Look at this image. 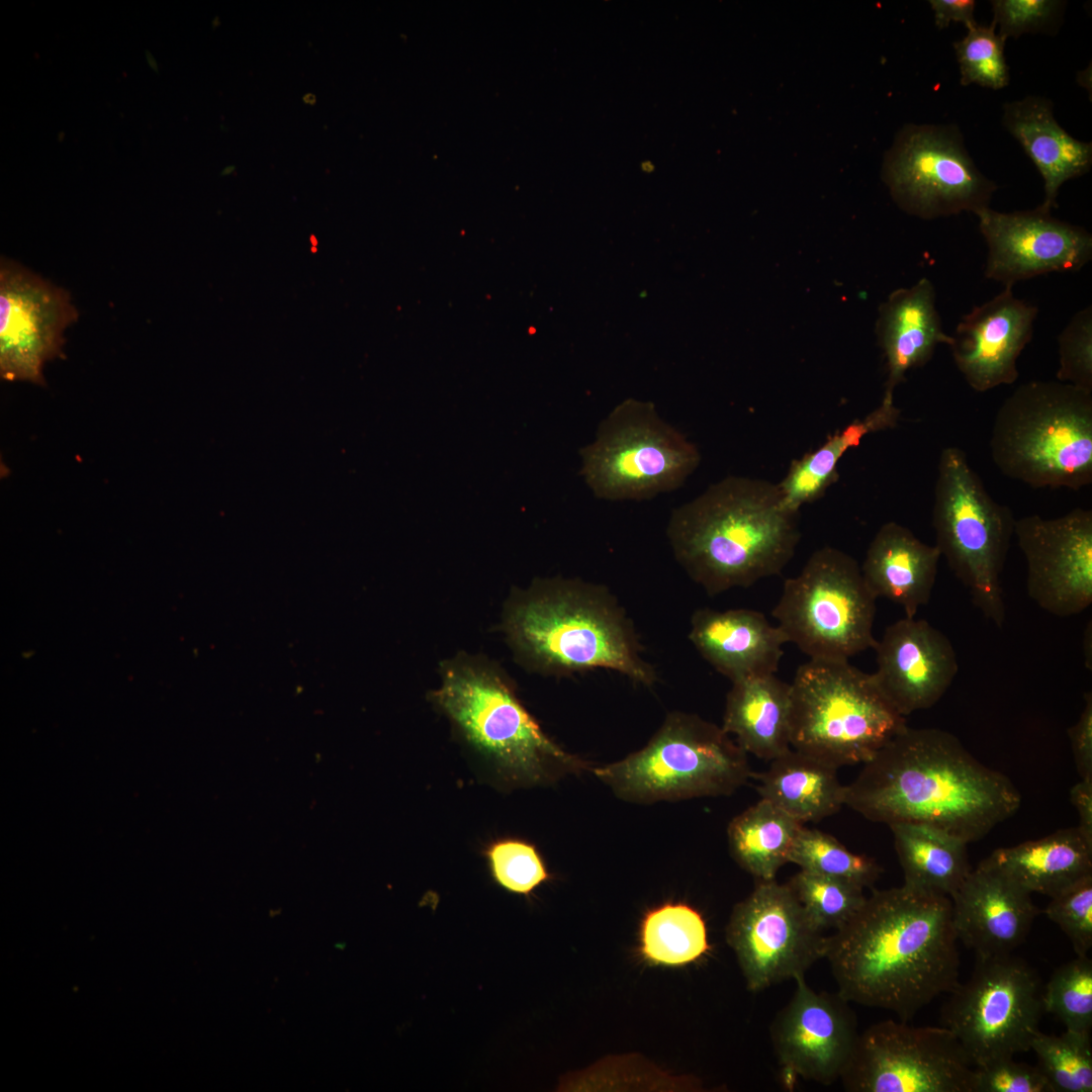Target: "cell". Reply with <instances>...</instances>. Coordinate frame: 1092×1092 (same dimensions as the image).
<instances>
[{
  "label": "cell",
  "mask_w": 1092,
  "mask_h": 1092,
  "mask_svg": "<svg viewBox=\"0 0 1092 1092\" xmlns=\"http://www.w3.org/2000/svg\"><path fill=\"white\" fill-rule=\"evenodd\" d=\"M958 941L950 898L903 884L866 898L824 959L844 999L907 1021L958 985Z\"/></svg>",
  "instance_id": "cell-1"
},
{
  "label": "cell",
  "mask_w": 1092,
  "mask_h": 1092,
  "mask_svg": "<svg viewBox=\"0 0 1092 1092\" xmlns=\"http://www.w3.org/2000/svg\"><path fill=\"white\" fill-rule=\"evenodd\" d=\"M845 805L873 822L925 824L970 843L1015 814L1021 795L953 734L907 726L863 763Z\"/></svg>",
  "instance_id": "cell-2"
},
{
  "label": "cell",
  "mask_w": 1092,
  "mask_h": 1092,
  "mask_svg": "<svg viewBox=\"0 0 1092 1092\" xmlns=\"http://www.w3.org/2000/svg\"><path fill=\"white\" fill-rule=\"evenodd\" d=\"M797 519L777 483L731 475L673 509L666 535L687 574L717 595L780 574L800 539Z\"/></svg>",
  "instance_id": "cell-3"
},
{
  "label": "cell",
  "mask_w": 1092,
  "mask_h": 1092,
  "mask_svg": "<svg viewBox=\"0 0 1092 1092\" xmlns=\"http://www.w3.org/2000/svg\"><path fill=\"white\" fill-rule=\"evenodd\" d=\"M503 630L517 659L533 671L566 675L605 668L644 686L656 679L624 609L598 583L535 579L509 598Z\"/></svg>",
  "instance_id": "cell-4"
},
{
  "label": "cell",
  "mask_w": 1092,
  "mask_h": 1092,
  "mask_svg": "<svg viewBox=\"0 0 1092 1092\" xmlns=\"http://www.w3.org/2000/svg\"><path fill=\"white\" fill-rule=\"evenodd\" d=\"M430 700L507 789L551 785L593 766L554 742L488 659L459 654L441 665Z\"/></svg>",
  "instance_id": "cell-5"
},
{
  "label": "cell",
  "mask_w": 1092,
  "mask_h": 1092,
  "mask_svg": "<svg viewBox=\"0 0 1092 1092\" xmlns=\"http://www.w3.org/2000/svg\"><path fill=\"white\" fill-rule=\"evenodd\" d=\"M989 450L1003 475L1030 487L1090 485L1092 392L1058 380L1019 385L995 415Z\"/></svg>",
  "instance_id": "cell-6"
},
{
  "label": "cell",
  "mask_w": 1092,
  "mask_h": 1092,
  "mask_svg": "<svg viewBox=\"0 0 1092 1092\" xmlns=\"http://www.w3.org/2000/svg\"><path fill=\"white\" fill-rule=\"evenodd\" d=\"M590 771L634 804L728 796L752 777L746 752L722 727L684 712L669 713L641 749Z\"/></svg>",
  "instance_id": "cell-7"
},
{
  "label": "cell",
  "mask_w": 1092,
  "mask_h": 1092,
  "mask_svg": "<svg viewBox=\"0 0 1092 1092\" xmlns=\"http://www.w3.org/2000/svg\"><path fill=\"white\" fill-rule=\"evenodd\" d=\"M791 747L835 767L866 763L907 727L873 673L810 659L790 684Z\"/></svg>",
  "instance_id": "cell-8"
},
{
  "label": "cell",
  "mask_w": 1092,
  "mask_h": 1092,
  "mask_svg": "<svg viewBox=\"0 0 1092 1092\" xmlns=\"http://www.w3.org/2000/svg\"><path fill=\"white\" fill-rule=\"evenodd\" d=\"M1016 519L986 489L967 454L958 447L941 450L932 506L935 546L972 602L998 628L1006 609L1001 575Z\"/></svg>",
  "instance_id": "cell-9"
},
{
  "label": "cell",
  "mask_w": 1092,
  "mask_h": 1092,
  "mask_svg": "<svg viewBox=\"0 0 1092 1092\" xmlns=\"http://www.w3.org/2000/svg\"><path fill=\"white\" fill-rule=\"evenodd\" d=\"M580 475L605 500H646L680 487L698 468V447L651 402L627 399L579 451Z\"/></svg>",
  "instance_id": "cell-10"
},
{
  "label": "cell",
  "mask_w": 1092,
  "mask_h": 1092,
  "mask_svg": "<svg viewBox=\"0 0 1092 1092\" xmlns=\"http://www.w3.org/2000/svg\"><path fill=\"white\" fill-rule=\"evenodd\" d=\"M876 600L857 562L823 547L785 581L772 617L788 642L810 659L848 660L877 643Z\"/></svg>",
  "instance_id": "cell-11"
},
{
  "label": "cell",
  "mask_w": 1092,
  "mask_h": 1092,
  "mask_svg": "<svg viewBox=\"0 0 1092 1092\" xmlns=\"http://www.w3.org/2000/svg\"><path fill=\"white\" fill-rule=\"evenodd\" d=\"M968 981L949 992L943 1026L974 1067L1030 1050L1042 1007V985L1024 960L1009 954L976 957Z\"/></svg>",
  "instance_id": "cell-12"
},
{
  "label": "cell",
  "mask_w": 1092,
  "mask_h": 1092,
  "mask_svg": "<svg viewBox=\"0 0 1092 1092\" xmlns=\"http://www.w3.org/2000/svg\"><path fill=\"white\" fill-rule=\"evenodd\" d=\"M882 179L910 215L934 219L989 207L997 184L977 167L956 124H905L885 153Z\"/></svg>",
  "instance_id": "cell-13"
},
{
  "label": "cell",
  "mask_w": 1092,
  "mask_h": 1092,
  "mask_svg": "<svg viewBox=\"0 0 1092 1092\" xmlns=\"http://www.w3.org/2000/svg\"><path fill=\"white\" fill-rule=\"evenodd\" d=\"M974 1069L948 1028L889 1019L858 1034L840 1080L849 1092H972Z\"/></svg>",
  "instance_id": "cell-14"
},
{
  "label": "cell",
  "mask_w": 1092,
  "mask_h": 1092,
  "mask_svg": "<svg viewBox=\"0 0 1092 1092\" xmlns=\"http://www.w3.org/2000/svg\"><path fill=\"white\" fill-rule=\"evenodd\" d=\"M726 938L751 992L805 976L824 959L827 943V935L789 885L776 879L757 881L753 891L735 905Z\"/></svg>",
  "instance_id": "cell-15"
},
{
  "label": "cell",
  "mask_w": 1092,
  "mask_h": 1092,
  "mask_svg": "<svg viewBox=\"0 0 1092 1092\" xmlns=\"http://www.w3.org/2000/svg\"><path fill=\"white\" fill-rule=\"evenodd\" d=\"M78 318L70 294L14 261L0 263V373L43 385L48 361L63 355L64 332Z\"/></svg>",
  "instance_id": "cell-16"
},
{
  "label": "cell",
  "mask_w": 1092,
  "mask_h": 1092,
  "mask_svg": "<svg viewBox=\"0 0 1092 1092\" xmlns=\"http://www.w3.org/2000/svg\"><path fill=\"white\" fill-rule=\"evenodd\" d=\"M1014 535L1027 565L1029 598L1045 612L1069 617L1092 603V511L1076 508L1045 519H1016Z\"/></svg>",
  "instance_id": "cell-17"
},
{
  "label": "cell",
  "mask_w": 1092,
  "mask_h": 1092,
  "mask_svg": "<svg viewBox=\"0 0 1092 1092\" xmlns=\"http://www.w3.org/2000/svg\"><path fill=\"white\" fill-rule=\"evenodd\" d=\"M987 244V279L1011 286L1050 273L1076 272L1092 258V236L1084 228L1034 209L975 212Z\"/></svg>",
  "instance_id": "cell-18"
},
{
  "label": "cell",
  "mask_w": 1092,
  "mask_h": 1092,
  "mask_svg": "<svg viewBox=\"0 0 1092 1092\" xmlns=\"http://www.w3.org/2000/svg\"><path fill=\"white\" fill-rule=\"evenodd\" d=\"M795 982L769 1027L775 1055L787 1075L830 1085L852 1056L859 1034L855 1014L838 992H817L805 976Z\"/></svg>",
  "instance_id": "cell-19"
},
{
  "label": "cell",
  "mask_w": 1092,
  "mask_h": 1092,
  "mask_svg": "<svg viewBox=\"0 0 1092 1092\" xmlns=\"http://www.w3.org/2000/svg\"><path fill=\"white\" fill-rule=\"evenodd\" d=\"M874 649L875 680L903 717L934 706L959 671L950 640L923 619L904 617L892 623Z\"/></svg>",
  "instance_id": "cell-20"
},
{
  "label": "cell",
  "mask_w": 1092,
  "mask_h": 1092,
  "mask_svg": "<svg viewBox=\"0 0 1092 1092\" xmlns=\"http://www.w3.org/2000/svg\"><path fill=\"white\" fill-rule=\"evenodd\" d=\"M1038 308L1011 286L974 306L959 322L948 346L969 386L986 392L1018 378L1017 359L1031 341Z\"/></svg>",
  "instance_id": "cell-21"
},
{
  "label": "cell",
  "mask_w": 1092,
  "mask_h": 1092,
  "mask_svg": "<svg viewBox=\"0 0 1092 1092\" xmlns=\"http://www.w3.org/2000/svg\"><path fill=\"white\" fill-rule=\"evenodd\" d=\"M958 940L976 957L1012 953L1039 913L1031 894L990 868L978 864L950 897Z\"/></svg>",
  "instance_id": "cell-22"
},
{
  "label": "cell",
  "mask_w": 1092,
  "mask_h": 1092,
  "mask_svg": "<svg viewBox=\"0 0 1092 1092\" xmlns=\"http://www.w3.org/2000/svg\"><path fill=\"white\" fill-rule=\"evenodd\" d=\"M689 638L699 653L731 682L775 674L788 642L780 627L749 609L697 610Z\"/></svg>",
  "instance_id": "cell-23"
},
{
  "label": "cell",
  "mask_w": 1092,
  "mask_h": 1092,
  "mask_svg": "<svg viewBox=\"0 0 1092 1092\" xmlns=\"http://www.w3.org/2000/svg\"><path fill=\"white\" fill-rule=\"evenodd\" d=\"M876 334L886 359L884 396L891 397L907 371L927 364L939 344L952 342L942 328L934 285L926 277L888 296L879 307Z\"/></svg>",
  "instance_id": "cell-24"
},
{
  "label": "cell",
  "mask_w": 1092,
  "mask_h": 1092,
  "mask_svg": "<svg viewBox=\"0 0 1092 1092\" xmlns=\"http://www.w3.org/2000/svg\"><path fill=\"white\" fill-rule=\"evenodd\" d=\"M1002 124L1041 175L1044 198L1039 206L1051 211L1061 186L1090 170L1092 144L1070 135L1056 120L1053 102L1042 96L1004 103Z\"/></svg>",
  "instance_id": "cell-25"
},
{
  "label": "cell",
  "mask_w": 1092,
  "mask_h": 1092,
  "mask_svg": "<svg viewBox=\"0 0 1092 1092\" xmlns=\"http://www.w3.org/2000/svg\"><path fill=\"white\" fill-rule=\"evenodd\" d=\"M940 553L896 522L880 527L860 567L863 579L878 599L899 605L914 618L928 604L937 575Z\"/></svg>",
  "instance_id": "cell-26"
},
{
  "label": "cell",
  "mask_w": 1092,
  "mask_h": 1092,
  "mask_svg": "<svg viewBox=\"0 0 1092 1092\" xmlns=\"http://www.w3.org/2000/svg\"><path fill=\"white\" fill-rule=\"evenodd\" d=\"M979 864L998 871L1030 894L1052 897L1092 873V840L1078 826L1069 827L997 848Z\"/></svg>",
  "instance_id": "cell-27"
},
{
  "label": "cell",
  "mask_w": 1092,
  "mask_h": 1092,
  "mask_svg": "<svg viewBox=\"0 0 1092 1092\" xmlns=\"http://www.w3.org/2000/svg\"><path fill=\"white\" fill-rule=\"evenodd\" d=\"M790 684L775 674L732 682L722 729L758 758L771 760L791 748Z\"/></svg>",
  "instance_id": "cell-28"
},
{
  "label": "cell",
  "mask_w": 1092,
  "mask_h": 1092,
  "mask_svg": "<svg viewBox=\"0 0 1092 1092\" xmlns=\"http://www.w3.org/2000/svg\"><path fill=\"white\" fill-rule=\"evenodd\" d=\"M756 778L760 798L803 824L818 822L845 805L846 786L839 782L837 767L792 747Z\"/></svg>",
  "instance_id": "cell-29"
},
{
  "label": "cell",
  "mask_w": 1092,
  "mask_h": 1092,
  "mask_svg": "<svg viewBox=\"0 0 1092 1092\" xmlns=\"http://www.w3.org/2000/svg\"><path fill=\"white\" fill-rule=\"evenodd\" d=\"M904 874V884L951 897L972 871L968 842L920 823L888 825Z\"/></svg>",
  "instance_id": "cell-30"
},
{
  "label": "cell",
  "mask_w": 1092,
  "mask_h": 1092,
  "mask_svg": "<svg viewBox=\"0 0 1092 1092\" xmlns=\"http://www.w3.org/2000/svg\"><path fill=\"white\" fill-rule=\"evenodd\" d=\"M901 411L894 397L883 396L880 405L860 420H854L837 431L815 451L794 460L778 484L785 508L798 514L802 506L825 494L839 474L838 462L851 448L857 447L864 436L897 426Z\"/></svg>",
  "instance_id": "cell-31"
},
{
  "label": "cell",
  "mask_w": 1092,
  "mask_h": 1092,
  "mask_svg": "<svg viewBox=\"0 0 1092 1092\" xmlns=\"http://www.w3.org/2000/svg\"><path fill=\"white\" fill-rule=\"evenodd\" d=\"M804 826L772 803L761 799L728 825L729 850L735 861L757 881L776 879L789 862L795 839Z\"/></svg>",
  "instance_id": "cell-32"
},
{
  "label": "cell",
  "mask_w": 1092,
  "mask_h": 1092,
  "mask_svg": "<svg viewBox=\"0 0 1092 1092\" xmlns=\"http://www.w3.org/2000/svg\"><path fill=\"white\" fill-rule=\"evenodd\" d=\"M640 943L645 960L667 967L695 962L709 949L702 915L684 903H666L649 910L641 922Z\"/></svg>",
  "instance_id": "cell-33"
},
{
  "label": "cell",
  "mask_w": 1092,
  "mask_h": 1092,
  "mask_svg": "<svg viewBox=\"0 0 1092 1092\" xmlns=\"http://www.w3.org/2000/svg\"><path fill=\"white\" fill-rule=\"evenodd\" d=\"M789 862L796 863L801 870L846 882L863 890L872 888L883 872L876 859L856 854L830 834L805 826L795 839Z\"/></svg>",
  "instance_id": "cell-34"
},
{
  "label": "cell",
  "mask_w": 1092,
  "mask_h": 1092,
  "mask_svg": "<svg viewBox=\"0 0 1092 1092\" xmlns=\"http://www.w3.org/2000/svg\"><path fill=\"white\" fill-rule=\"evenodd\" d=\"M1030 1050L1053 1092L1092 1091L1090 1031L1066 1029L1060 1035H1054L1038 1030Z\"/></svg>",
  "instance_id": "cell-35"
},
{
  "label": "cell",
  "mask_w": 1092,
  "mask_h": 1092,
  "mask_svg": "<svg viewBox=\"0 0 1092 1092\" xmlns=\"http://www.w3.org/2000/svg\"><path fill=\"white\" fill-rule=\"evenodd\" d=\"M787 884L811 920L823 931L844 925L867 898L860 887L804 870Z\"/></svg>",
  "instance_id": "cell-36"
},
{
  "label": "cell",
  "mask_w": 1092,
  "mask_h": 1092,
  "mask_svg": "<svg viewBox=\"0 0 1092 1092\" xmlns=\"http://www.w3.org/2000/svg\"><path fill=\"white\" fill-rule=\"evenodd\" d=\"M1042 1007L1066 1029L1090 1031L1092 1026V961L1078 957L1058 968L1042 989Z\"/></svg>",
  "instance_id": "cell-37"
},
{
  "label": "cell",
  "mask_w": 1092,
  "mask_h": 1092,
  "mask_svg": "<svg viewBox=\"0 0 1092 1092\" xmlns=\"http://www.w3.org/2000/svg\"><path fill=\"white\" fill-rule=\"evenodd\" d=\"M483 855L492 882L510 894L529 897L551 879L535 845L525 840L498 838L484 847Z\"/></svg>",
  "instance_id": "cell-38"
},
{
  "label": "cell",
  "mask_w": 1092,
  "mask_h": 1092,
  "mask_svg": "<svg viewBox=\"0 0 1092 1092\" xmlns=\"http://www.w3.org/2000/svg\"><path fill=\"white\" fill-rule=\"evenodd\" d=\"M1005 41L992 23L989 26L977 24L953 42L961 84H977L994 90L1006 87L1010 74L1004 55Z\"/></svg>",
  "instance_id": "cell-39"
},
{
  "label": "cell",
  "mask_w": 1092,
  "mask_h": 1092,
  "mask_svg": "<svg viewBox=\"0 0 1092 1092\" xmlns=\"http://www.w3.org/2000/svg\"><path fill=\"white\" fill-rule=\"evenodd\" d=\"M1046 917L1068 936L1078 957L1092 946V873L1051 897Z\"/></svg>",
  "instance_id": "cell-40"
},
{
  "label": "cell",
  "mask_w": 1092,
  "mask_h": 1092,
  "mask_svg": "<svg viewBox=\"0 0 1092 1092\" xmlns=\"http://www.w3.org/2000/svg\"><path fill=\"white\" fill-rule=\"evenodd\" d=\"M990 3L992 23L1005 40L1029 32L1056 35L1067 5L1066 1L1060 0H993Z\"/></svg>",
  "instance_id": "cell-41"
},
{
  "label": "cell",
  "mask_w": 1092,
  "mask_h": 1092,
  "mask_svg": "<svg viewBox=\"0 0 1092 1092\" xmlns=\"http://www.w3.org/2000/svg\"><path fill=\"white\" fill-rule=\"evenodd\" d=\"M1057 379L1092 392V306L1077 311L1058 337Z\"/></svg>",
  "instance_id": "cell-42"
},
{
  "label": "cell",
  "mask_w": 1092,
  "mask_h": 1092,
  "mask_svg": "<svg viewBox=\"0 0 1092 1092\" xmlns=\"http://www.w3.org/2000/svg\"><path fill=\"white\" fill-rule=\"evenodd\" d=\"M972 1092H1053L1037 1068L1001 1058L975 1067Z\"/></svg>",
  "instance_id": "cell-43"
},
{
  "label": "cell",
  "mask_w": 1092,
  "mask_h": 1092,
  "mask_svg": "<svg viewBox=\"0 0 1092 1092\" xmlns=\"http://www.w3.org/2000/svg\"><path fill=\"white\" fill-rule=\"evenodd\" d=\"M1078 721L1068 729L1075 764L1081 779H1092V695L1086 693Z\"/></svg>",
  "instance_id": "cell-44"
},
{
  "label": "cell",
  "mask_w": 1092,
  "mask_h": 1092,
  "mask_svg": "<svg viewBox=\"0 0 1092 1092\" xmlns=\"http://www.w3.org/2000/svg\"><path fill=\"white\" fill-rule=\"evenodd\" d=\"M934 23L938 29L946 28L951 21L964 23L968 29L976 26L974 0H930Z\"/></svg>",
  "instance_id": "cell-45"
},
{
  "label": "cell",
  "mask_w": 1092,
  "mask_h": 1092,
  "mask_svg": "<svg viewBox=\"0 0 1092 1092\" xmlns=\"http://www.w3.org/2000/svg\"><path fill=\"white\" fill-rule=\"evenodd\" d=\"M1070 798L1079 815V829L1092 840V779H1081L1074 785Z\"/></svg>",
  "instance_id": "cell-46"
},
{
  "label": "cell",
  "mask_w": 1092,
  "mask_h": 1092,
  "mask_svg": "<svg viewBox=\"0 0 1092 1092\" xmlns=\"http://www.w3.org/2000/svg\"><path fill=\"white\" fill-rule=\"evenodd\" d=\"M147 60H148V63H149V65H150V67H151V68H152L153 70H156V71H157V67H158V66H157V62H156V60L154 59V57L152 56V54H151V53H149V52H147Z\"/></svg>",
  "instance_id": "cell-47"
}]
</instances>
